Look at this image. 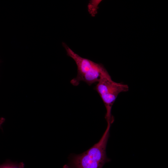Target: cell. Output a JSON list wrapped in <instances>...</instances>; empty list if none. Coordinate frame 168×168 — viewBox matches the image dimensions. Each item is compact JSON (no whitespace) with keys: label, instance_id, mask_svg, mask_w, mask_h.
<instances>
[{"label":"cell","instance_id":"6da1fadb","mask_svg":"<svg viewBox=\"0 0 168 168\" xmlns=\"http://www.w3.org/2000/svg\"><path fill=\"white\" fill-rule=\"evenodd\" d=\"M111 125H107L106 128L100 140L82 153L72 154L68 163L63 168H102L110 161L107 158L106 148Z\"/></svg>","mask_w":168,"mask_h":168},{"label":"cell","instance_id":"7a4b0ae2","mask_svg":"<svg viewBox=\"0 0 168 168\" xmlns=\"http://www.w3.org/2000/svg\"><path fill=\"white\" fill-rule=\"evenodd\" d=\"M62 45L67 55L75 62L77 67V74L70 81L74 86H77L80 82H85L88 85L97 83L102 77L109 75L101 64L98 63L87 58H83L75 53L64 42Z\"/></svg>","mask_w":168,"mask_h":168},{"label":"cell","instance_id":"3957f363","mask_svg":"<svg viewBox=\"0 0 168 168\" xmlns=\"http://www.w3.org/2000/svg\"><path fill=\"white\" fill-rule=\"evenodd\" d=\"M94 89L100 95L105 107V118L107 124L111 125L114 121L111 113L113 105L119 93L128 90V86L127 85L114 81L109 75L102 77Z\"/></svg>","mask_w":168,"mask_h":168},{"label":"cell","instance_id":"277c9868","mask_svg":"<svg viewBox=\"0 0 168 168\" xmlns=\"http://www.w3.org/2000/svg\"><path fill=\"white\" fill-rule=\"evenodd\" d=\"M9 168H24V164L22 162L16 163L11 162H8Z\"/></svg>","mask_w":168,"mask_h":168},{"label":"cell","instance_id":"5b68a950","mask_svg":"<svg viewBox=\"0 0 168 168\" xmlns=\"http://www.w3.org/2000/svg\"><path fill=\"white\" fill-rule=\"evenodd\" d=\"M0 168H9L8 162L0 165Z\"/></svg>","mask_w":168,"mask_h":168},{"label":"cell","instance_id":"8992f818","mask_svg":"<svg viewBox=\"0 0 168 168\" xmlns=\"http://www.w3.org/2000/svg\"><path fill=\"white\" fill-rule=\"evenodd\" d=\"M5 120V119L3 117H2L0 119V127L4 122Z\"/></svg>","mask_w":168,"mask_h":168}]
</instances>
